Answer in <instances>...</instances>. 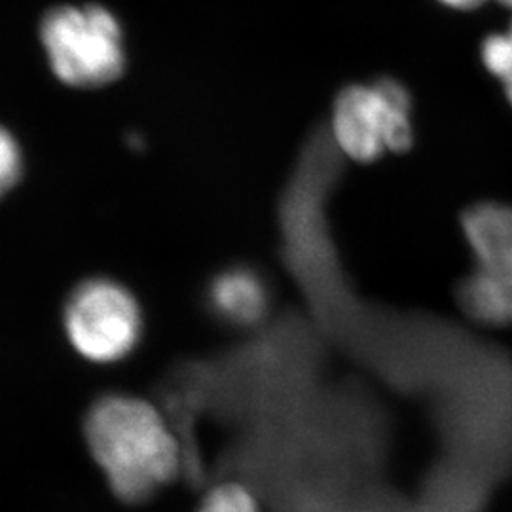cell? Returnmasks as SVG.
Segmentation results:
<instances>
[{"mask_svg": "<svg viewBox=\"0 0 512 512\" xmlns=\"http://www.w3.org/2000/svg\"><path fill=\"white\" fill-rule=\"evenodd\" d=\"M82 429L90 456L120 501H147L177 473V440L160 410L141 397L95 399Z\"/></svg>", "mask_w": 512, "mask_h": 512, "instance_id": "cell-1", "label": "cell"}, {"mask_svg": "<svg viewBox=\"0 0 512 512\" xmlns=\"http://www.w3.org/2000/svg\"><path fill=\"white\" fill-rule=\"evenodd\" d=\"M40 40L55 76L73 88H101L124 73L122 27L103 6H57L40 23Z\"/></svg>", "mask_w": 512, "mask_h": 512, "instance_id": "cell-2", "label": "cell"}, {"mask_svg": "<svg viewBox=\"0 0 512 512\" xmlns=\"http://www.w3.org/2000/svg\"><path fill=\"white\" fill-rule=\"evenodd\" d=\"M61 327L80 359L92 365H114L139 346L143 313L122 283L110 277H88L67 294Z\"/></svg>", "mask_w": 512, "mask_h": 512, "instance_id": "cell-3", "label": "cell"}, {"mask_svg": "<svg viewBox=\"0 0 512 512\" xmlns=\"http://www.w3.org/2000/svg\"><path fill=\"white\" fill-rule=\"evenodd\" d=\"M475 268L458 289L463 311L482 325H512V205L478 203L463 215Z\"/></svg>", "mask_w": 512, "mask_h": 512, "instance_id": "cell-4", "label": "cell"}, {"mask_svg": "<svg viewBox=\"0 0 512 512\" xmlns=\"http://www.w3.org/2000/svg\"><path fill=\"white\" fill-rule=\"evenodd\" d=\"M410 110V95L393 78L351 86L334 103L330 137L342 156L374 162L387 152H403L412 145Z\"/></svg>", "mask_w": 512, "mask_h": 512, "instance_id": "cell-5", "label": "cell"}, {"mask_svg": "<svg viewBox=\"0 0 512 512\" xmlns=\"http://www.w3.org/2000/svg\"><path fill=\"white\" fill-rule=\"evenodd\" d=\"M268 289L260 275L249 268L220 272L209 287V306L217 317L234 327H253L268 310Z\"/></svg>", "mask_w": 512, "mask_h": 512, "instance_id": "cell-6", "label": "cell"}, {"mask_svg": "<svg viewBox=\"0 0 512 512\" xmlns=\"http://www.w3.org/2000/svg\"><path fill=\"white\" fill-rule=\"evenodd\" d=\"M198 512H260V507L247 488L222 484L207 494Z\"/></svg>", "mask_w": 512, "mask_h": 512, "instance_id": "cell-7", "label": "cell"}, {"mask_svg": "<svg viewBox=\"0 0 512 512\" xmlns=\"http://www.w3.org/2000/svg\"><path fill=\"white\" fill-rule=\"evenodd\" d=\"M23 175V152L18 139L0 126V200L6 198L21 181Z\"/></svg>", "mask_w": 512, "mask_h": 512, "instance_id": "cell-8", "label": "cell"}, {"mask_svg": "<svg viewBox=\"0 0 512 512\" xmlns=\"http://www.w3.org/2000/svg\"><path fill=\"white\" fill-rule=\"evenodd\" d=\"M442 4L454 8V10H475L482 6L486 0H440Z\"/></svg>", "mask_w": 512, "mask_h": 512, "instance_id": "cell-9", "label": "cell"}, {"mask_svg": "<svg viewBox=\"0 0 512 512\" xmlns=\"http://www.w3.org/2000/svg\"><path fill=\"white\" fill-rule=\"evenodd\" d=\"M501 84H503V90H505V97H507V101L512 107V73L507 78H503Z\"/></svg>", "mask_w": 512, "mask_h": 512, "instance_id": "cell-10", "label": "cell"}, {"mask_svg": "<svg viewBox=\"0 0 512 512\" xmlns=\"http://www.w3.org/2000/svg\"><path fill=\"white\" fill-rule=\"evenodd\" d=\"M503 6H507V8H511L512 10V0H499Z\"/></svg>", "mask_w": 512, "mask_h": 512, "instance_id": "cell-11", "label": "cell"}, {"mask_svg": "<svg viewBox=\"0 0 512 512\" xmlns=\"http://www.w3.org/2000/svg\"><path fill=\"white\" fill-rule=\"evenodd\" d=\"M507 37L511 38V42H512V21H511V27H509V29H507Z\"/></svg>", "mask_w": 512, "mask_h": 512, "instance_id": "cell-12", "label": "cell"}]
</instances>
